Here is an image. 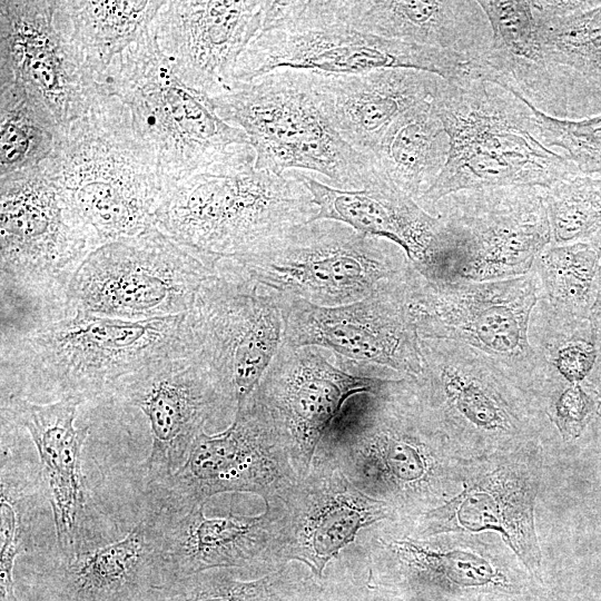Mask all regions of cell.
Listing matches in <instances>:
<instances>
[{"label":"cell","mask_w":601,"mask_h":601,"mask_svg":"<svg viewBox=\"0 0 601 601\" xmlns=\"http://www.w3.org/2000/svg\"><path fill=\"white\" fill-rule=\"evenodd\" d=\"M185 314L127 321L72 312L1 341V395L37 403L108 397L124 376L183 346Z\"/></svg>","instance_id":"1"},{"label":"cell","mask_w":601,"mask_h":601,"mask_svg":"<svg viewBox=\"0 0 601 601\" xmlns=\"http://www.w3.org/2000/svg\"><path fill=\"white\" fill-rule=\"evenodd\" d=\"M317 213L294 171L257 169L255 151L246 145L170 187L156 226L215 269Z\"/></svg>","instance_id":"2"},{"label":"cell","mask_w":601,"mask_h":601,"mask_svg":"<svg viewBox=\"0 0 601 601\" xmlns=\"http://www.w3.org/2000/svg\"><path fill=\"white\" fill-rule=\"evenodd\" d=\"M431 104L449 137L446 162L417 204L432 215L447 195L509 186L549 187L578 170L535 136L521 97L481 79H441Z\"/></svg>","instance_id":"3"},{"label":"cell","mask_w":601,"mask_h":601,"mask_svg":"<svg viewBox=\"0 0 601 601\" xmlns=\"http://www.w3.org/2000/svg\"><path fill=\"white\" fill-rule=\"evenodd\" d=\"M46 162L100 245L156 226L162 184L119 101L104 88L87 112L61 130Z\"/></svg>","instance_id":"4"},{"label":"cell","mask_w":601,"mask_h":601,"mask_svg":"<svg viewBox=\"0 0 601 601\" xmlns=\"http://www.w3.org/2000/svg\"><path fill=\"white\" fill-rule=\"evenodd\" d=\"M150 157L165 193L181 179L250 145L210 98L185 85L160 51L154 23L117 56L102 78Z\"/></svg>","instance_id":"5"},{"label":"cell","mask_w":601,"mask_h":601,"mask_svg":"<svg viewBox=\"0 0 601 601\" xmlns=\"http://www.w3.org/2000/svg\"><path fill=\"white\" fill-rule=\"evenodd\" d=\"M210 101L223 120L246 134L259 170L313 171L346 190L362 189L378 175L372 157L353 148L334 127L309 70L278 69L234 81Z\"/></svg>","instance_id":"6"},{"label":"cell","mask_w":601,"mask_h":601,"mask_svg":"<svg viewBox=\"0 0 601 601\" xmlns=\"http://www.w3.org/2000/svg\"><path fill=\"white\" fill-rule=\"evenodd\" d=\"M230 260L268 289L325 307L362 300L412 266L394 243L328 219L294 226Z\"/></svg>","instance_id":"7"},{"label":"cell","mask_w":601,"mask_h":601,"mask_svg":"<svg viewBox=\"0 0 601 601\" xmlns=\"http://www.w3.org/2000/svg\"><path fill=\"white\" fill-rule=\"evenodd\" d=\"M99 245L47 162L0 178L1 298L45 303L57 316L66 314L68 284Z\"/></svg>","instance_id":"8"},{"label":"cell","mask_w":601,"mask_h":601,"mask_svg":"<svg viewBox=\"0 0 601 601\" xmlns=\"http://www.w3.org/2000/svg\"><path fill=\"white\" fill-rule=\"evenodd\" d=\"M441 235L432 270L441 282H492L531 273L552 244L545 187L466 189L434 206Z\"/></svg>","instance_id":"9"},{"label":"cell","mask_w":601,"mask_h":601,"mask_svg":"<svg viewBox=\"0 0 601 601\" xmlns=\"http://www.w3.org/2000/svg\"><path fill=\"white\" fill-rule=\"evenodd\" d=\"M215 269L155 226L91 250L68 284L67 313L127 321L183 315Z\"/></svg>","instance_id":"10"},{"label":"cell","mask_w":601,"mask_h":601,"mask_svg":"<svg viewBox=\"0 0 601 601\" xmlns=\"http://www.w3.org/2000/svg\"><path fill=\"white\" fill-rule=\"evenodd\" d=\"M278 293L220 260L185 314L183 339L220 386L242 404L258 386L283 341Z\"/></svg>","instance_id":"11"},{"label":"cell","mask_w":601,"mask_h":601,"mask_svg":"<svg viewBox=\"0 0 601 601\" xmlns=\"http://www.w3.org/2000/svg\"><path fill=\"white\" fill-rule=\"evenodd\" d=\"M299 476L269 411L253 392L217 434L201 432L184 465L147 486V503L178 518L214 495L236 492L283 501Z\"/></svg>","instance_id":"12"},{"label":"cell","mask_w":601,"mask_h":601,"mask_svg":"<svg viewBox=\"0 0 601 601\" xmlns=\"http://www.w3.org/2000/svg\"><path fill=\"white\" fill-rule=\"evenodd\" d=\"M412 316L421 338L447 339L472 347L501 371L549 364L530 342L539 277L529 273L492 282H441L407 275Z\"/></svg>","instance_id":"13"},{"label":"cell","mask_w":601,"mask_h":601,"mask_svg":"<svg viewBox=\"0 0 601 601\" xmlns=\"http://www.w3.org/2000/svg\"><path fill=\"white\" fill-rule=\"evenodd\" d=\"M108 397L137 407L149 423L151 449L142 463L147 486L176 473L206 426L230 424L237 410L236 401L184 343L121 377Z\"/></svg>","instance_id":"14"},{"label":"cell","mask_w":601,"mask_h":601,"mask_svg":"<svg viewBox=\"0 0 601 601\" xmlns=\"http://www.w3.org/2000/svg\"><path fill=\"white\" fill-rule=\"evenodd\" d=\"M408 272L364 299L341 306H317L278 294L282 343L323 347L385 375L393 371L403 377L417 376L422 370L421 337L410 309Z\"/></svg>","instance_id":"15"},{"label":"cell","mask_w":601,"mask_h":601,"mask_svg":"<svg viewBox=\"0 0 601 601\" xmlns=\"http://www.w3.org/2000/svg\"><path fill=\"white\" fill-rule=\"evenodd\" d=\"M469 62L452 52L384 39L329 21L303 29L259 31L238 59L234 81H250L278 69L346 75L390 68L459 80L470 77Z\"/></svg>","instance_id":"16"},{"label":"cell","mask_w":601,"mask_h":601,"mask_svg":"<svg viewBox=\"0 0 601 601\" xmlns=\"http://www.w3.org/2000/svg\"><path fill=\"white\" fill-rule=\"evenodd\" d=\"M386 380L348 372L336 354L323 347L282 343L254 392L269 411L302 480L346 402L375 392Z\"/></svg>","instance_id":"17"},{"label":"cell","mask_w":601,"mask_h":601,"mask_svg":"<svg viewBox=\"0 0 601 601\" xmlns=\"http://www.w3.org/2000/svg\"><path fill=\"white\" fill-rule=\"evenodd\" d=\"M0 80L36 93L61 130L87 112L101 91V81L59 30L48 0L0 2Z\"/></svg>","instance_id":"18"},{"label":"cell","mask_w":601,"mask_h":601,"mask_svg":"<svg viewBox=\"0 0 601 601\" xmlns=\"http://www.w3.org/2000/svg\"><path fill=\"white\" fill-rule=\"evenodd\" d=\"M262 22L263 1L175 0L165 1L154 29L177 77L210 98L229 89Z\"/></svg>","instance_id":"19"},{"label":"cell","mask_w":601,"mask_h":601,"mask_svg":"<svg viewBox=\"0 0 601 601\" xmlns=\"http://www.w3.org/2000/svg\"><path fill=\"white\" fill-rule=\"evenodd\" d=\"M144 515L115 542L57 555L32 583L33 601H141L165 583L168 515L146 502Z\"/></svg>","instance_id":"20"},{"label":"cell","mask_w":601,"mask_h":601,"mask_svg":"<svg viewBox=\"0 0 601 601\" xmlns=\"http://www.w3.org/2000/svg\"><path fill=\"white\" fill-rule=\"evenodd\" d=\"M282 502L283 558L306 565L317 579L362 530L394 514L385 502L366 495L318 457Z\"/></svg>","instance_id":"21"},{"label":"cell","mask_w":601,"mask_h":601,"mask_svg":"<svg viewBox=\"0 0 601 601\" xmlns=\"http://www.w3.org/2000/svg\"><path fill=\"white\" fill-rule=\"evenodd\" d=\"M259 515L207 518L204 505L168 519L164 534L165 583L211 569H237L264 575L286 564L282 501L265 503Z\"/></svg>","instance_id":"22"},{"label":"cell","mask_w":601,"mask_h":601,"mask_svg":"<svg viewBox=\"0 0 601 601\" xmlns=\"http://www.w3.org/2000/svg\"><path fill=\"white\" fill-rule=\"evenodd\" d=\"M311 10L319 23L337 21L367 35L452 52L469 61L492 45V27L477 1L314 0Z\"/></svg>","instance_id":"23"},{"label":"cell","mask_w":601,"mask_h":601,"mask_svg":"<svg viewBox=\"0 0 601 601\" xmlns=\"http://www.w3.org/2000/svg\"><path fill=\"white\" fill-rule=\"evenodd\" d=\"M80 404L75 398L37 403L1 395V422L24 428L39 455V470L52 511L57 555L60 556L81 550L87 499L81 452L89 427L75 425Z\"/></svg>","instance_id":"24"},{"label":"cell","mask_w":601,"mask_h":601,"mask_svg":"<svg viewBox=\"0 0 601 601\" xmlns=\"http://www.w3.org/2000/svg\"><path fill=\"white\" fill-rule=\"evenodd\" d=\"M318 208L315 219L335 220L359 233L401 247L422 275L427 276L439 248L441 221L400 190L378 170L362 189H339L293 170ZM314 219V220H315Z\"/></svg>","instance_id":"25"},{"label":"cell","mask_w":601,"mask_h":601,"mask_svg":"<svg viewBox=\"0 0 601 601\" xmlns=\"http://www.w3.org/2000/svg\"><path fill=\"white\" fill-rule=\"evenodd\" d=\"M312 72L334 127L365 155L376 149L396 119L431 100L442 79L431 72L404 68L346 75Z\"/></svg>","instance_id":"26"},{"label":"cell","mask_w":601,"mask_h":601,"mask_svg":"<svg viewBox=\"0 0 601 601\" xmlns=\"http://www.w3.org/2000/svg\"><path fill=\"white\" fill-rule=\"evenodd\" d=\"M492 27L490 49L469 62L470 76L495 83L541 112L559 118L531 1L479 0Z\"/></svg>","instance_id":"27"},{"label":"cell","mask_w":601,"mask_h":601,"mask_svg":"<svg viewBox=\"0 0 601 601\" xmlns=\"http://www.w3.org/2000/svg\"><path fill=\"white\" fill-rule=\"evenodd\" d=\"M55 21L87 68L102 82L112 60L155 22L165 1H52Z\"/></svg>","instance_id":"28"},{"label":"cell","mask_w":601,"mask_h":601,"mask_svg":"<svg viewBox=\"0 0 601 601\" xmlns=\"http://www.w3.org/2000/svg\"><path fill=\"white\" fill-rule=\"evenodd\" d=\"M449 149V137L428 100L396 119L370 156L385 177L417 201L441 174Z\"/></svg>","instance_id":"29"},{"label":"cell","mask_w":601,"mask_h":601,"mask_svg":"<svg viewBox=\"0 0 601 601\" xmlns=\"http://www.w3.org/2000/svg\"><path fill=\"white\" fill-rule=\"evenodd\" d=\"M61 128L46 104L21 83L0 80V178L46 162Z\"/></svg>","instance_id":"30"},{"label":"cell","mask_w":601,"mask_h":601,"mask_svg":"<svg viewBox=\"0 0 601 601\" xmlns=\"http://www.w3.org/2000/svg\"><path fill=\"white\" fill-rule=\"evenodd\" d=\"M47 497L40 470L1 444L0 472V592L1 601H18L14 592L16 559L31 549L38 512Z\"/></svg>","instance_id":"31"},{"label":"cell","mask_w":601,"mask_h":601,"mask_svg":"<svg viewBox=\"0 0 601 601\" xmlns=\"http://www.w3.org/2000/svg\"><path fill=\"white\" fill-rule=\"evenodd\" d=\"M600 249L588 242L549 245L536 257L534 268L548 296L551 313L566 322L590 319Z\"/></svg>","instance_id":"32"},{"label":"cell","mask_w":601,"mask_h":601,"mask_svg":"<svg viewBox=\"0 0 601 601\" xmlns=\"http://www.w3.org/2000/svg\"><path fill=\"white\" fill-rule=\"evenodd\" d=\"M237 569H211L154 588L141 601H296L290 566L253 580Z\"/></svg>","instance_id":"33"},{"label":"cell","mask_w":601,"mask_h":601,"mask_svg":"<svg viewBox=\"0 0 601 601\" xmlns=\"http://www.w3.org/2000/svg\"><path fill=\"white\" fill-rule=\"evenodd\" d=\"M545 199L553 244L573 243L601 229V170L574 171L556 180L545 187Z\"/></svg>","instance_id":"34"},{"label":"cell","mask_w":601,"mask_h":601,"mask_svg":"<svg viewBox=\"0 0 601 601\" xmlns=\"http://www.w3.org/2000/svg\"><path fill=\"white\" fill-rule=\"evenodd\" d=\"M372 536L402 563L423 575L442 578L463 587L482 585L495 577L489 562L471 553H442L425 549L411 540H386L375 534Z\"/></svg>","instance_id":"35"},{"label":"cell","mask_w":601,"mask_h":601,"mask_svg":"<svg viewBox=\"0 0 601 601\" xmlns=\"http://www.w3.org/2000/svg\"><path fill=\"white\" fill-rule=\"evenodd\" d=\"M552 316L563 326V335L552 337L542 355L568 382H582L597 359L598 342L591 322L573 323Z\"/></svg>","instance_id":"36"},{"label":"cell","mask_w":601,"mask_h":601,"mask_svg":"<svg viewBox=\"0 0 601 601\" xmlns=\"http://www.w3.org/2000/svg\"><path fill=\"white\" fill-rule=\"evenodd\" d=\"M600 405L597 391L588 383H570L555 403L554 421L565 439L578 437Z\"/></svg>","instance_id":"37"},{"label":"cell","mask_w":601,"mask_h":601,"mask_svg":"<svg viewBox=\"0 0 601 601\" xmlns=\"http://www.w3.org/2000/svg\"><path fill=\"white\" fill-rule=\"evenodd\" d=\"M599 245L600 258L594 287L593 303L590 309V322L595 335L597 342L601 343V230L593 237Z\"/></svg>","instance_id":"38"},{"label":"cell","mask_w":601,"mask_h":601,"mask_svg":"<svg viewBox=\"0 0 601 601\" xmlns=\"http://www.w3.org/2000/svg\"><path fill=\"white\" fill-rule=\"evenodd\" d=\"M296 601H305V600H300V599H299V600H296ZM307 601H311V600H307Z\"/></svg>","instance_id":"39"}]
</instances>
